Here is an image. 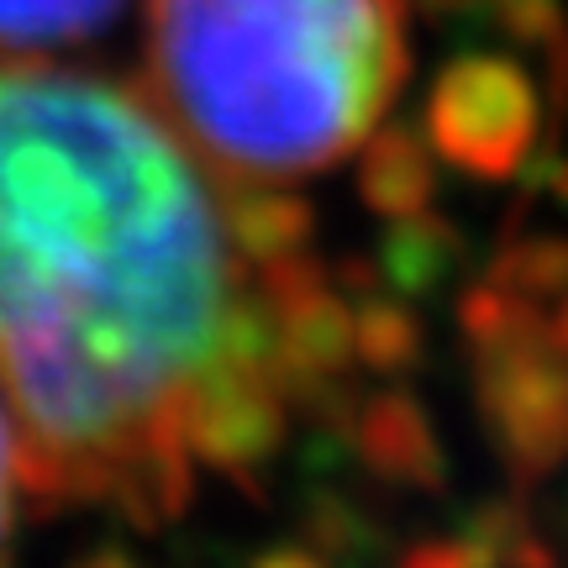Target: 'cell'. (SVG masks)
<instances>
[{
    "mask_svg": "<svg viewBox=\"0 0 568 568\" xmlns=\"http://www.w3.org/2000/svg\"><path fill=\"white\" fill-rule=\"evenodd\" d=\"M243 274L216 184L148 95L0 59V400L32 500L180 516V416L226 358Z\"/></svg>",
    "mask_w": 568,
    "mask_h": 568,
    "instance_id": "cell-1",
    "label": "cell"
},
{
    "mask_svg": "<svg viewBox=\"0 0 568 568\" xmlns=\"http://www.w3.org/2000/svg\"><path fill=\"white\" fill-rule=\"evenodd\" d=\"M153 101L232 184L322 174L410 80L400 0H148Z\"/></svg>",
    "mask_w": 568,
    "mask_h": 568,
    "instance_id": "cell-2",
    "label": "cell"
},
{
    "mask_svg": "<svg viewBox=\"0 0 568 568\" xmlns=\"http://www.w3.org/2000/svg\"><path fill=\"white\" fill-rule=\"evenodd\" d=\"M474 400L495 458L510 479H548L568 464V353L548 343V316L468 343Z\"/></svg>",
    "mask_w": 568,
    "mask_h": 568,
    "instance_id": "cell-3",
    "label": "cell"
},
{
    "mask_svg": "<svg viewBox=\"0 0 568 568\" xmlns=\"http://www.w3.org/2000/svg\"><path fill=\"white\" fill-rule=\"evenodd\" d=\"M542 101L537 84L506 53H464L432 80L426 95V142L432 153L468 180H516L537 148Z\"/></svg>",
    "mask_w": 568,
    "mask_h": 568,
    "instance_id": "cell-4",
    "label": "cell"
},
{
    "mask_svg": "<svg viewBox=\"0 0 568 568\" xmlns=\"http://www.w3.org/2000/svg\"><path fill=\"white\" fill-rule=\"evenodd\" d=\"M353 447L364 468H374L389 485L410 489H437L443 479V447L437 432L426 422V410L416 406V395L406 389H379V395H358V406L347 416Z\"/></svg>",
    "mask_w": 568,
    "mask_h": 568,
    "instance_id": "cell-5",
    "label": "cell"
},
{
    "mask_svg": "<svg viewBox=\"0 0 568 568\" xmlns=\"http://www.w3.org/2000/svg\"><path fill=\"white\" fill-rule=\"evenodd\" d=\"M437 190V153L416 126H374L358 142V201L374 216H416Z\"/></svg>",
    "mask_w": 568,
    "mask_h": 568,
    "instance_id": "cell-6",
    "label": "cell"
},
{
    "mask_svg": "<svg viewBox=\"0 0 568 568\" xmlns=\"http://www.w3.org/2000/svg\"><path fill=\"white\" fill-rule=\"evenodd\" d=\"M222 222L247 268H268L295 253H311V237H316L311 201L295 190H274V184H237L232 195H222Z\"/></svg>",
    "mask_w": 568,
    "mask_h": 568,
    "instance_id": "cell-7",
    "label": "cell"
},
{
    "mask_svg": "<svg viewBox=\"0 0 568 568\" xmlns=\"http://www.w3.org/2000/svg\"><path fill=\"white\" fill-rule=\"evenodd\" d=\"M464 264V237L453 232L437 216H395L379 243V258H374V274H379V290L400 295V301H432L443 295L447 280Z\"/></svg>",
    "mask_w": 568,
    "mask_h": 568,
    "instance_id": "cell-8",
    "label": "cell"
},
{
    "mask_svg": "<svg viewBox=\"0 0 568 568\" xmlns=\"http://www.w3.org/2000/svg\"><path fill=\"white\" fill-rule=\"evenodd\" d=\"M126 0H0V48H63V42L95 38L116 21Z\"/></svg>",
    "mask_w": 568,
    "mask_h": 568,
    "instance_id": "cell-9",
    "label": "cell"
},
{
    "mask_svg": "<svg viewBox=\"0 0 568 568\" xmlns=\"http://www.w3.org/2000/svg\"><path fill=\"white\" fill-rule=\"evenodd\" d=\"M353 337H358V364L374 374H410L426 353V326L400 295L368 290L353 305Z\"/></svg>",
    "mask_w": 568,
    "mask_h": 568,
    "instance_id": "cell-10",
    "label": "cell"
},
{
    "mask_svg": "<svg viewBox=\"0 0 568 568\" xmlns=\"http://www.w3.org/2000/svg\"><path fill=\"white\" fill-rule=\"evenodd\" d=\"M485 280L506 284V290H516V295H527L537 305L558 301V295H568V237H548V232L510 237Z\"/></svg>",
    "mask_w": 568,
    "mask_h": 568,
    "instance_id": "cell-11",
    "label": "cell"
},
{
    "mask_svg": "<svg viewBox=\"0 0 568 568\" xmlns=\"http://www.w3.org/2000/svg\"><path fill=\"white\" fill-rule=\"evenodd\" d=\"M17 489H21V443H17V426L0 406V542L17 521Z\"/></svg>",
    "mask_w": 568,
    "mask_h": 568,
    "instance_id": "cell-12",
    "label": "cell"
},
{
    "mask_svg": "<svg viewBox=\"0 0 568 568\" xmlns=\"http://www.w3.org/2000/svg\"><path fill=\"white\" fill-rule=\"evenodd\" d=\"M253 568H326L311 548H268L253 558Z\"/></svg>",
    "mask_w": 568,
    "mask_h": 568,
    "instance_id": "cell-13",
    "label": "cell"
},
{
    "mask_svg": "<svg viewBox=\"0 0 568 568\" xmlns=\"http://www.w3.org/2000/svg\"><path fill=\"white\" fill-rule=\"evenodd\" d=\"M548 343L568 353V295H558V311H548Z\"/></svg>",
    "mask_w": 568,
    "mask_h": 568,
    "instance_id": "cell-14",
    "label": "cell"
},
{
    "mask_svg": "<svg viewBox=\"0 0 568 568\" xmlns=\"http://www.w3.org/2000/svg\"><path fill=\"white\" fill-rule=\"evenodd\" d=\"M426 11H474V6H489V0H416Z\"/></svg>",
    "mask_w": 568,
    "mask_h": 568,
    "instance_id": "cell-15",
    "label": "cell"
},
{
    "mask_svg": "<svg viewBox=\"0 0 568 568\" xmlns=\"http://www.w3.org/2000/svg\"><path fill=\"white\" fill-rule=\"evenodd\" d=\"M95 568H126V564H95Z\"/></svg>",
    "mask_w": 568,
    "mask_h": 568,
    "instance_id": "cell-16",
    "label": "cell"
},
{
    "mask_svg": "<svg viewBox=\"0 0 568 568\" xmlns=\"http://www.w3.org/2000/svg\"><path fill=\"white\" fill-rule=\"evenodd\" d=\"M0 568H6V552H0Z\"/></svg>",
    "mask_w": 568,
    "mask_h": 568,
    "instance_id": "cell-17",
    "label": "cell"
}]
</instances>
